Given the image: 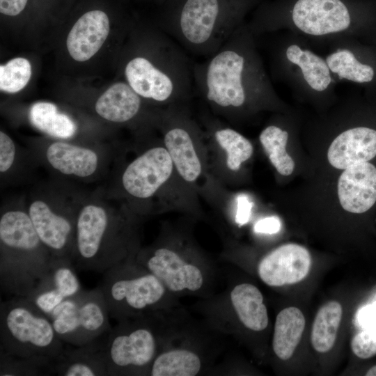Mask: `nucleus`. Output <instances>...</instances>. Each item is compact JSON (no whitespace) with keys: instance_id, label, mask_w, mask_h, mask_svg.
Masks as SVG:
<instances>
[{"instance_id":"nucleus-1","label":"nucleus","mask_w":376,"mask_h":376,"mask_svg":"<svg viewBox=\"0 0 376 376\" xmlns=\"http://www.w3.org/2000/svg\"><path fill=\"white\" fill-rule=\"evenodd\" d=\"M251 32L243 24L202 63L193 65L196 88L213 107L228 113L268 94L267 81L254 50Z\"/></svg>"},{"instance_id":"nucleus-2","label":"nucleus","mask_w":376,"mask_h":376,"mask_svg":"<svg viewBox=\"0 0 376 376\" xmlns=\"http://www.w3.org/2000/svg\"><path fill=\"white\" fill-rule=\"evenodd\" d=\"M260 0H165L164 28L187 52L209 57Z\"/></svg>"},{"instance_id":"nucleus-3","label":"nucleus","mask_w":376,"mask_h":376,"mask_svg":"<svg viewBox=\"0 0 376 376\" xmlns=\"http://www.w3.org/2000/svg\"><path fill=\"white\" fill-rule=\"evenodd\" d=\"M0 288L26 297L46 275L52 260L28 214L10 210L0 218Z\"/></svg>"},{"instance_id":"nucleus-4","label":"nucleus","mask_w":376,"mask_h":376,"mask_svg":"<svg viewBox=\"0 0 376 376\" xmlns=\"http://www.w3.org/2000/svg\"><path fill=\"white\" fill-rule=\"evenodd\" d=\"M193 65L187 52L171 37L157 35L152 40L151 56L131 57L124 73L127 84L141 97L173 104L190 95Z\"/></svg>"},{"instance_id":"nucleus-5","label":"nucleus","mask_w":376,"mask_h":376,"mask_svg":"<svg viewBox=\"0 0 376 376\" xmlns=\"http://www.w3.org/2000/svg\"><path fill=\"white\" fill-rule=\"evenodd\" d=\"M65 347L49 316L28 299L1 302L0 353L28 361L48 374Z\"/></svg>"},{"instance_id":"nucleus-6","label":"nucleus","mask_w":376,"mask_h":376,"mask_svg":"<svg viewBox=\"0 0 376 376\" xmlns=\"http://www.w3.org/2000/svg\"><path fill=\"white\" fill-rule=\"evenodd\" d=\"M121 226L103 206L88 204L76 216L72 262L79 269L104 273L127 259Z\"/></svg>"},{"instance_id":"nucleus-7","label":"nucleus","mask_w":376,"mask_h":376,"mask_svg":"<svg viewBox=\"0 0 376 376\" xmlns=\"http://www.w3.org/2000/svg\"><path fill=\"white\" fill-rule=\"evenodd\" d=\"M97 287L109 316L118 321L142 316L155 308L166 291L157 277L127 260L104 272Z\"/></svg>"},{"instance_id":"nucleus-8","label":"nucleus","mask_w":376,"mask_h":376,"mask_svg":"<svg viewBox=\"0 0 376 376\" xmlns=\"http://www.w3.org/2000/svg\"><path fill=\"white\" fill-rule=\"evenodd\" d=\"M290 17L294 25L308 35L338 33L355 24L368 38L376 40L375 1L296 0Z\"/></svg>"},{"instance_id":"nucleus-9","label":"nucleus","mask_w":376,"mask_h":376,"mask_svg":"<svg viewBox=\"0 0 376 376\" xmlns=\"http://www.w3.org/2000/svg\"><path fill=\"white\" fill-rule=\"evenodd\" d=\"M109 314L100 289L81 290L65 299L49 315L58 338L65 344L83 346L111 329Z\"/></svg>"},{"instance_id":"nucleus-10","label":"nucleus","mask_w":376,"mask_h":376,"mask_svg":"<svg viewBox=\"0 0 376 376\" xmlns=\"http://www.w3.org/2000/svg\"><path fill=\"white\" fill-rule=\"evenodd\" d=\"M138 320L119 323L104 337L108 375H122L150 369L157 353V339L151 328Z\"/></svg>"},{"instance_id":"nucleus-11","label":"nucleus","mask_w":376,"mask_h":376,"mask_svg":"<svg viewBox=\"0 0 376 376\" xmlns=\"http://www.w3.org/2000/svg\"><path fill=\"white\" fill-rule=\"evenodd\" d=\"M173 168L165 147L151 148L127 165L122 175L123 187L134 198H149L171 178Z\"/></svg>"},{"instance_id":"nucleus-12","label":"nucleus","mask_w":376,"mask_h":376,"mask_svg":"<svg viewBox=\"0 0 376 376\" xmlns=\"http://www.w3.org/2000/svg\"><path fill=\"white\" fill-rule=\"evenodd\" d=\"M27 212L52 259L72 260L76 218L55 211L42 200L33 201Z\"/></svg>"},{"instance_id":"nucleus-13","label":"nucleus","mask_w":376,"mask_h":376,"mask_svg":"<svg viewBox=\"0 0 376 376\" xmlns=\"http://www.w3.org/2000/svg\"><path fill=\"white\" fill-rule=\"evenodd\" d=\"M139 263L157 277L169 291H196L203 286V276L201 269L166 247H159L141 255Z\"/></svg>"},{"instance_id":"nucleus-14","label":"nucleus","mask_w":376,"mask_h":376,"mask_svg":"<svg viewBox=\"0 0 376 376\" xmlns=\"http://www.w3.org/2000/svg\"><path fill=\"white\" fill-rule=\"evenodd\" d=\"M311 266V256L304 246L286 244L267 254L259 263L258 273L267 285L279 287L302 281Z\"/></svg>"},{"instance_id":"nucleus-15","label":"nucleus","mask_w":376,"mask_h":376,"mask_svg":"<svg viewBox=\"0 0 376 376\" xmlns=\"http://www.w3.org/2000/svg\"><path fill=\"white\" fill-rule=\"evenodd\" d=\"M166 120L164 147L180 177L186 182H194L200 176L202 166L195 149L193 125L175 111H170Z\"/></svg>"},{"instance_id":"nucleus-16","label":"nucleus","mask_w":376,"mask_h":376,"mask_svg":"<svg viewBox=\"0 0 376 376\" xmlns=\"http://www.w3.org/2000/svg\"><path fill=\"white\" fill-rule=\"evenodd\" d=\"M338 196L341 206L349 212L370 210L376 205V166L370 161L344 169L338 182Z\"/></svg>"},{"instance_id":"nucleus-17","label":"nucleus","mask_w":376,"mask_h":376,"mask_svg":"<svg viewBox=\"0 0 376 376\" xmlns=\"http://www.w3.org/2000/svg\"><path fill=\"white\" fill-rule=\"evenodd\" d=\"M376 157V127L357 126L340 134L331 143L327 158L336 169L344 170Z\"/></svg>"},{"instance_id":"nucleus-18","label":"nucleus","mask_w":376,"mask_h":376,"mask_svg":"<svg viewBox=\"0 0 376 376\" xmlns=\"http://www.w3.org/2000/svg\"><path fill=\"white\" fill-rule=\"evenodd\" d=\"M109 29L104 12L93 10L84 13L68 33L66 45L70 55L77 61L88 60L100 49Z\"/></svg>"},{"instance_id":"nucleus-19","label":"nucleus","mask_w":376,"mask_h":376,"mask_svg":"<svg viewBox=\"0 0 376 376\" xmlns=\"http://www.w3.org/2000/svg\"><path fill=\"white\" fill-rule=\"evenodd\" d=\"M104 336L83 346L65 344L63 352L51 366L50 373L63 376L108 375L103 348Z\"/></svg>"},{"instance_id":"nucleus-20","label":"nucleus","mask_w":376,"mask_h":376,"mask_svg":"<svg viewBox=\"0 0 376 376\" xmlns=\"http://www.w3.org/2000/svg\"><path fill=\"white\" fill-rule=\"evenodd\" d=\"M49 164L56 171L67 175L86 178L92 175L97 169V153L88 148L56 141L46 150Z\"/></svg>"},{"instance_id":"nucleus-21","label":"nucleus","mask_w":376,"mask_h":376,"mask_svg":"<svg viewBox=\"0 0 376 376\" xmlns=\"http://www.w3.org/2000/svg\"><path fill=\"white\" fill-rule=\"evenodd\" d=\"M141 98L127 83L117 82L98 98L95 103V111L99 116L109 121L125 123L139 113Z\"/></svg>"},{"instance_id":"nucleus-22","label":"nucleus","mask_w":376,"mask_h":376,"mask_svg":"<svg viewBox=\"0 0 376 376\" xmlns=\"http://www.w3.org/2000/svg\"><path fill=\"white\" fill-rule=\"evenodd\" d=\"M329 70L340 79L361 84L376 81V54L368 49L361 56L348 49H338L326 58Z\"/></svg>"},{"instance_id":"nucleus-23","label":"nucleus","mask_w":376,"mask_h":376,"mask_svg":"<svg viewBox=\"0 0 376 376\" xmlns=\"http://www.w3.org/2000/svg\"><path fill=\"white\" fill-rule=\"evenodd\" d=\"M233 309L242 324L247 329L260 331L266 329L269 318L260 290L251 283L235 285L230 292Z\"/></svg>"},{"instance_id":"nucleus-24","label":"nucleus","mask_w":376,"mask_h":376,"mask_svg":"<svg viewBox=\"0 0 376 376\" xmlns=\"http://www.w3.org/2000/svg\"><path fill=\"white\" fill-rule=\"evenodd\" d=\"M305 323L302 312L296 307L285 308L278 313L272 340L273 350L278 358L285 361L292 356L300 342Z\"/></svg>"},{"instance_id":"nucleus-25","label":"nucleus","mask_w":376,"mask_h":376,"mask_svg":"<svg viewBox=\"0 0 376 376\" xmlns=\"http://www.w3.org/2000/svg\"><path fill=\"white\" fill-rule=\"evenodd\" d=\"M287 59L297 65L307 84L314 91H325L331 82L330 70L326 60L308 49L292 45L285 51Z\"/></svg>"},{"instance_id":"nucleus-26","label":"nucleus","mask_w":376,"mask_h":376,"mask_svg":"<svg viewBox=\"0 0 376 376\" xmlns=\"http://www.w3.org/2000/svg\"><path fill=\"white\" fill-rule=\"evenodd\" d=\"M342 315V306L336 301H329L319 309L311 334V342L315 351L324 353L333 347Z\"/></svg>"},{"instance_id":"nucleus-27","label":"nucleus","mask_w":376,"mask_h":376,"mask_svg":"<svg viewBox=\"0 0 376 376\" xmlns=\"http://www.w3.org/2000/svg\"><path fill=\"white\" fill-rule=\"evenodd\" d=\"M29 116L35 127L51 136L68 139L77 131L75 123L68 116L58 111L56 106L51 102L33 104Z\"/></svg>"},{"instance_id":"nucleus-28","label":"nucleus","mask_w":376,"mask_h":376,"mask_svg":"<svg viewBox=\"0 0 376 376\" xmlns=\"http://www.w3.org/2000/svg\"><path fill=\"white\" fill-rule=\"evenodd\" d=\"M201 368V359L195 352L175 349L156 356L149 373L152 376H194Z\"/></svg>"},{"instance_id":"nucleus-29","label":"nucleus","mask_w":376,"mask_h":376,"mask_svg":"<svg viewBox=\"0 0 376 376\" xmlns=\"http://www.w3.org/2000/svg\"><path fill=\"white\" fill-rule=\"evenodd\" d=\"M288 139V132L276 125L267 126L259 136L270 162L281 175L285 176L292 174L295 168V162L285 150Z\"/></svg>"},{"instance_id":"nucleus-30","label":"nucleus","mask_w":376,"mask_h":376,"mask_svg":"<svg viewBox=\"0 0 376 376\" xmlns=\"http://www.w3.org/2000/svg\"><path fill=\"white\" fill-rule=\"evenodd\" d=\"M213 136L226 151V165L231 171H238L242 164L253 155V147L250 141L232 128L219 125L213 130Z\"/></svg>"},{"instance_id":"nucleus-31","label":"nucleus","mask_w":376,"mask_h":376,"mask_svg":"<svg viewBox=\"0 0 376 376\" xmlns=\"http://www.w3.org/2000/svg\"><path fill=\"white\" fill-rule=\"evenodd\" d=\"M70 259H52L50 268L42 278L65 299L75 296L82 289Z\"/></svg>"},{"instance_id":"nucleus-32","label":"nucleus","mask_w":376,"mask_h":376,"mask_svg":"<svg viewBox=\"0 0 376 376\" xmlns=\"http://www.w3.org/2000/svg\"><path fill=\"white\" fill-rule=\"evenodd\" d=\"M31 76V66L24 58H15L0 66V89L6 93H17L24 88Z\"/></svg>"},{"instance_id":"nucleus-33","label":"nucleus","mask_w":376,"mask_h":376,"mask_svg":"<svg viewBox=\"0 0 376 376\" xmlns=\"http://www.w3.org/2000/svg\"><path fill=\"white\" fill-rule=\"evenodd\" d=\"M0 375H40L46 371L28 361L12 357L0 353Z\"/></svg>"},{"instance_id":"nucleus-34","label":"nucleus","mask_w":376,"mask_h":376,"mask_svg":"<svg viewBox=\"0 0 376 376\" xmlns=\"http://www.w3.org/2000/svg\"><path fill=\"white\" fill-rule=\"evenodd\" d=\"M351 349L359 358L366 359L376 354V331L364 330L355 334L351 340Z\"/></svg>"},{"instance_id":"nucleus-35","label":"nucleus","mask_w":376,"mask_h":376,"mask_svg":"<svg viewBox=\"0 0 376 376\" xmlns=\"http://www.w3.org/2000/svg\"><path fill=\"white\" fill-rule=\"evenodd\" d=\"M15 157V146L11 138L0 132V171H8L13 166Z\"/></svg>"},{"instance_id":"nucleus-36","label":"nucleus","mask_w":376,"mask_h":376,"mask_svg":"<svg viewBox=\"0 0 376 376\" xmlns=\"http://www.w3.org/2000/svg\"><path fill=\"white\" fill-rule=\"evenodd\" d=\"M253 203L247 196L241 194L237 198V208L235 221L240 226L246 224L249 219Z\"/></svg>"},{"instance_id":"nucleus-37","label":"nucleus","mask_w":376,"mask_h":376,"mask_svg":"<svg viewBox=\"0 0 376 376\" xmlns=\"http://www.w3.org/2000/svg\"><path fill=\"white\" fill-rule=\"evenodd\" d=\"M281 228V221L276 217H269L259 220L254 226L256 233L274 234Z\"/></svg>"},{"instance_id":"nucleus-38","label":"nucleus","mask_w":376,"mask_h":376,"mask_svg":"<svg viewBox=\"0 0 376 376\" xmlns=\"http://www.w3.org/2000/svg\"><path fill=\"white\" fill-rule=\"evenodd\" d=\"M27 1L28 0H0V12L6 15H17L25 8Z\"/></svg>"},{"instance_id":"nucleus-39","label":"nucleus","mask_w":376,"mask_h":376,"mask_svg":"<svg viewBox=\"0 0 376 376\" xmlns=\"http://www.w3.org/2000/svg\"><path fill=\"white\" fill-rule=\"evenodd\" d=\"M365 317L368 318L367 321L370 323V325L371 326V329L374 331H376V308L372 310H370L368 311V313L365 314Z\"/></svg>"},{"instance_id":"nucleus-40","label":"nucleus","mask_w":376,"mask_h":376,"mask_svg":"<svg viewBox=\"0 0 376 376\" xmlns=\"http://www.w3.org/2000/svg\"><path fill=\"white\" fill-rule=\"evenodd\" d=\"M367 376H376V365L371 367L366 373Z\"/></svg>"},{"instance_id":"nucleus-41","label":"nucleus","mask_w":376,"mask_h":376,"mask_svg":"<svg viewBox=\"0 0 376 376\" xmlns=\"http://www.w3.org/2000/svg\"><path fill=\"white\" fill-rule=\"evenodd\" d=\"M165 0H159L161 3H163Z\"/></svg>"}]
</instances>
